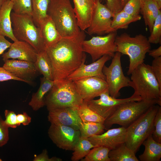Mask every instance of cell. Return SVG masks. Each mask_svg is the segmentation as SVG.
<instances>
[{"label":"cell","instance_id":"6da1fadb","mask_svg":"<svg viewBox=\"0 0 161 161\" xmlns=\"http://www.w3.org/2000/svg\"><path fill=\"white\" fill-rule=\"evenodd\" d=\"M86 36L84 31L81 30L76 36L62 38L46 49L51 63L54 80L66 78L85 63L86 55L82 43Z\"/></svg>","mask_w":161,"mask_h":161},{"label":"cell","instance_id":"7a4b0ae2","mask_svg":"<svg viewBox=\"0 0 161 161\" xmlns=\"http://www.w3.org/2000/svg\"><path fill=\"white\" fill-rule=\"evenodd\" d=\"M129 86L134 90L133 93L141 100L153 102L161 106V86L155 77L151 66L144 63L131 72Z\"/></svg>","mask_w":161,"mask_h":161},{"label":"cell","instance_id":"3957f363","mask_svg":"<svg viewBox=\"0 0 161 161\" xmlns=\"http://www.w3.org/2000/svg\"><path fill=\"white\" fill-rule=\"evenodd\" d=\"M47 14L62 38L75 37L80 33L81 30L70 0H51Z\"/></svg>","mask_w":161,"mask_h":161},{"label":"cell","instance_id":"277c9868","mask_svg":"<svg viewBox=\"0 0 161 161\" xmlns=\"http://www.w3.org/2000/svg\"><path fill=\"white\" fill-rule=\"evenodd\" d=\"M116 51L128 55L129 64L127 72L130 75L138 65L144 63L146 53L151 49V44L145 35L139 34L132 37L125 32L116 37Z\"/></svg>","mask_w":161,"mask_h":161},{"label":"cell","instance_id":"5b68a950","mask_svg":"<svg viewBox=\"0 0 161 161\" xmlns=\"http://www.w3.org/2000/svg\"><path fill=\"white\" fill-rule=\"evenodd\" d=\"M46 96L45 106L48 111L55 108L71 107L78 109L83 100L74 81L67 78L56 80Z\"/></svg>","mask_w":161,"mask_h":161},{"label":"cell","instance_id":"8992f818","mask_svg":"<svg viewBox=\"0 0 161 161\" xmlns=\"http://www.w3.org/2000/svg\"><path fill=\"white\" fill-rule=\"evenodd\" d=\"M160 106H151L139 118L126 128L125 143L136 154L143 142L154 130V121Z\"/></svg>","mask_w":161,"mask_h":161},{"label":"cell","instance_id":"52a82bcc","mask_svg":"<svg viewBox=\"0 0 161 161\" xmlns=\"http://www.w3.org/2000/svg\"><path fill=\"white\" fill-rule=\"evenodd\" d=\"M11 18L13 33L18 40L28 43L38 52L45 50L40 29L35 24L32 16L13 12Z\"/></svg>","mask_w":161,"mask_h":161},{"label":"cell","instance_id":"ba28073f","mask_svg":"<svg viewBox=\"0 0 161 161\" xmlns=\"http://www.w3.org/2000/svg\"><path fill=\"white\" fill-rule=\"evenodd\" d=\"M154 104H157L154 102L142 100L124 103L105 120L103 124L105 129L115 124L126 128Z\"/></svg>","mask_w":161,"mask_h":161},{"label":"cell","instance_id":"9c48e42d","mask_svg":"<svg viewBox=\"0 0 161 161\" xmlns=\"http://www.w3.org/2000/svg\"><path fill=\"white\" fill-rule=\"evenodd\" d=\"M121 54L116 52L112 58V62L108 67L105 65L102 71L106 77L109 95L117 98L120 95V91L122 88L129 86L130 80L125 76L121 66Z\"/></svg>","mask_w":161,"mask_h":161},{"label":"cell","instance_id":"30bf717a","mask_svg":"<svg viewBox=\"0 0 161 161\" xmlns=\"http://www.w3.org/2000/svg\"><path fill=\"white\" fill-rule=\"evenodd\" d=\"M117 32L107 34L105 36L98 35L83 41L82 48L84 52L89 54L93 62L104 55L112 58L116 51L115 43Z\"/></svg>","mask_w":161,"mask_h":161},{"label":"cell","instance_id":"8fae6325","mask_svg":"<svg viewBox=\"0 0 161 161\" xmlns=\"http://www.w3.org/2000/svg\"><path fill=\"white\" fill-rule=\"evenodd\" d=\"M114 14L99 0L94 1L91 21L87 29L89 35H98L117 32L112 27V19Z\"/></svg>","mask_w":161,"mask_h":161},{"label":"cell","instance_id":"7c38bea8","mask_svg":"<svg viewBox=\"0 0 161 161\" xmlns=\"http://www.w3.org/2000/svg\"><path fill=\"white\" fill-rule=\"evenodd\" d=\"M100 98L85 101L91 109L105 120L112 115L121 105L126 102L141 100V97L133 94L125 98L117 99L111 96L108 90L101 94Z\"/></svg>","mask_w":161,"mask_h":161},{"label":"cell","instance_id":"4fadbf2b","mask_svg":"<svg viewBox=\"0 0 161 161\" xmlns=\"http://www.w3.org/2000/svg\"><path fill=\"white\" fill-rule=\"evenodd\" d=\"M49 137L59 148L72 151L81 135L80 131L71 127L51 124L48 131Z\"/></svg>","mask_w":161,"mask_h":161},{"label":"cell","instance_id":"5bb4252c","mask_svg":"<svg viewBox=\"0 0 161 161\" xmlns=\"http://www.w3.org/2000/svg\"><path fill=\"white\" fill-rule=\"evenodd\" d=\"M74 81L78 91L84 101L93 99L108 90L106 80L98 77L85 78Z\"/></svg>","mask_w":161,"mask_h":161},{"label":"cell","instance_id":"9a60e30c","mask_svg":"<svg viewBox=\"0 0 161 161\" xmlns=\"http://www.w3.org/2000/svg\"><path fill=\"white\" fill-rule=\"evenodd\" d=\"M2 66L6 70L23 82L30 84L40 73L34 63L15 59H8L4 61Z\"/></svg>","mask_w":161,"mask_h":161},{"label":"cell","instance_id":"2e32d148","mask_svg":"<svg viewBox=\"0 0 161 161\" xmlns=\"http://www.w3.org/2000/svg\"><path fill=\"white\" fill-rule=\"evenodd\" d=\"M78 109L65 107L50 110L48 111V120L51 124L67 126L79 130L82 121Z\"/></svg>","mask_w":161,"mask_h":161},{"label":"cell","instance_id":"e0dca14e","mask_svg":"<svg viewBox=\"0 0 161 161\" xmlns=\"http://www.w3.org/2000/svg\"><path fill=\"white\" fill-rule=\"evenodd\" d=\"M126 132V128L122 126L88 138L95 146H103L111 150L125 143Z\"/></svg>","mask_w":161,"mask_h":161},{"label":"cell","instance_id":"ac0fdd59","mask_svg":"<svg viewBox=\"0 0 161 161\" xmlns=\"http://www.w3.org/2000/svg\"><path fill=\"white\" fill-rule=\"evenodd\" d=\"M112 58L104 55L92 63L86 65L83 63L66 78L75 81L85 78L95 77L106 80V77L102 70L105 64Z\"/></svg>","mask_w":161,"mask_h":161},{"label":"cell","instance_id":"d6986e66","mask_svg":"<svg viewBox=\"0 0 161 161\" xmlns=\"http://www.w3.org/2000/svg\"><path fill=\"white\" fill-rule=\"evenodd\" d=\"M38 52L28 43L17 40L12 43L8 51L3 54V61L15 59L34 63Z\"/></svg>","mask_w":161,"mask_h":161},{"label":"cell","instance_id":"ffe728a7","mask_svg":"<svg viewBox=\"0 0 161 161\" xmlns=\"http://www.w3.org/2000/svg\"><path fill=\"white\" fill-rule=\"evenodd\" d=\"M74 11L78 24L81 30L89 26L91 20L94 5V0H73Z\"/></svg>","mask_w":161,"mask_h":161},{"label":"cell","instance_id":"44dd1931","mask_svg":"<svg viewBox=\"0 0 161 161\" xmlns=\"http://www.w3.org/2000/svg\"><path fill=\"white\" fill-rule=\"evenodd\" d=\"M38 27L46 49L55 44L62 38L54 22L48 16L40 23Z\"/></svg>","mask_w":161,"mask_h":161},{"label":"cell","instance_id":"7402d4cb","mask_svg":"<svg viewBox=\"0 0 161 161\" xmlns=\"http://www.w3.org/2000/svg\"><path fill=\"white\" fill-rule=\"evenodd\" d=\"M13 3L11 0L5 2L0 9V34L14 41L18 40L13 31L11 18Z\"/></svg>","mask_w":161,"mask_h":161},{"label":"cell","instance_id":"603a6c76","mask_svg":"<svg viewBox=\"0 0 161 161\" xmlns=\"http://www.w3.org/2000/svg\"><path fill=\"white\" fill-rule=\"evenodd\" d=\"M40 85L39 89L32 94L29 105L35 111H37L45 106V98L53 86L54 81L44 77L40 78Z\"/></svg>","mask_w":161,"mask_h":161},{"label":"cell","instance_id":"cb8c5ba5","mask_svg":"<svg viewBox=\"0 0 161 161\" xmlns=\"http://www.w3.org/2000/svg\"><path fill=\"white\" fill-rule=\"evenodd\" d=\"M145 146L143 153L139 156L141 161H160L161 158V143L155 141L152 134L143 142Z\"/></svg>","mask_w":161,"mask_h":161},{"label":"cell","instance_id":"d4e9b609","mask_svg":"<svg viewBox=\"0 0 161 161\" xmlns=\"http://www.w3.org/2000/svg\"><path fill=\"white\" fill-rule=\"evenodd\" d=\"M161 8L156 2L148 0L141 6L140 12L143 15L145 25L151 33L154 21L161 12Z\"/></svg>","mask_w":161,"mask_h":161},{"label":"cell","instance_id":"484cf974","mask_svg":"<svg viewBox=\"0 0 161 161\" xmlns=\"http://www.w3.org/2000/svg\"><path fill=\"white\" fill-rule=\"evenodd\" d=\"M34 63L40 74L46 78L53 80L51 63L45 50L38 52Z\"/></svg>","mask_w":161,"mask_h":161},{"label":"cell","instance_id":"4316f807","mask_svg":"<svg viewBox=\"0 0 161 161\" xmlns=\"http://www.w3.org/2000/svg\"><path fill=\"white\" fill-rule=\"evenodd\" d=\"M135 154L125 143L110 150L109 156L111 161H139Z\"/></svg>","mask_w":161,"mask_h":161},{"label":"cell","instance_id":"83f0119b","mask_svg":"<svg viewBox=\"0 0 161 161\" xmlns=\"http://www.w3.org/2000/svg\"><path fill=\"white\" fill-rule=\"evenodd\" d=\"M141 16H131L122 10L114 15L112 19V27L116 31L119 29L128 28L131 23L140 20Z\"/></svg>","mask_w":161,"mask_h":161},{"label":"cell","instance_id":"f1b7e54d","mask_svg":"<svg viewBox=\"0 0 161 161\" xmlns=\"http://www.w3.org/2000/svg\"><path fill=\"white\" fill-rule=\"evenodd\" d=\"M51 0H32L33 21L37 27L47 16V10Z\"/></svg>","mask_w":161,"mask_h":161},{"label":"cell","instance_id":"f546056e","mask_svg":"<svg viewBox=\"0 0 161 161\" xmlns=\"http://www.w3.org/2000/svg\"><path fill=\"white\" fill-rule=\"evenodd\" d=\"M95 146L88 138L80 136L74 147L71 160L72 161L81 160Z\"/></svg>","mask_w":161,"mask_h":161},{"label":"cell","instance_id":"4dcf8cb0","mask_svg":"<svg viewBox=\"0 0 161 161\" xmlns=\"http://www.w3.org/2000/svg\"><path fill=\"white\" fill-rule=\"evenodd\" d=\"M105 129L103 124L96 122L82 121L79 130L81 137L88 138L93 136L103 133Z\"/></svg>","mask_w":161,"mask_h":161},{"label":"cell","instance_id":"1f68e13d","mask_svg":"<svg viewBox=\"0 0 161 161\" xmlns=\"http://www.w3.org/2000/svg\"><path fill=\"white\" fill-rule=\"evenodd\" d=\"M78 112L82 122H96L103 124L105 120L89 108L84 101L78 109Z\"/></svg>","mask_w":161,"mask_h":161},{"label":"cell","instance_id":"d6a6232c","mask_svg":"<svg viewBox=\"0 0 161 161\" xmlns=\"http://www.w3.org/2000/svg\"><path fill=\"white\" fill-rule=\"evenodd\" d=\"M110 150L103 146H96L91 149L82 161H111L109 156Z\"/></svg>","mask_w":161,"mask_h":161},{"label":"cell","instance_id":"836d02e7","mask_svg":"<svg viewBox=\"0 0 161 161\" xmlns=\"http://www.w3.org/2000/svg\"><path fill=\"white\" fill-rule=\"evenodd\" d=\"M13 3L12 10L15 13L32 16V0H11Z\"/></svg>","mask_w":161,"mask_h":161},{"label":"cell","instance_id":"e575fe53","mask_svg":"<svg viewBox=\"0 0 161 161\" xmlns=\"http://www.w3.org/2000/svg\"><path fill=\"white\" fill-rule=\"evenodd\" d=\"M151 34L148 38L151 44H160L161 41V12L155 20Z\"/></svg>","mask_w":161,"mask_h":161},{"label":"cell","instance_id":"d590c367","mask_svg":"<svg viewBox=\"0 0 161 161\" xmlns=\"http://www.w3.org/2000/svg\"><path fill=\"white\" fill-rule=\"evenodd\" d=\"M141 9L140 0H129L122 10L130 15L134 16L139 15Z\"/></svg>","mask_w":161,"mask_h":161},{"label":"cell","instance_id":"8d00e7d4","mask_svg":"<svg viewBox=\"0 0 161 161\" xmlns=\"http://www.w3.org/2000/svg\"><path fill=\"white\" fill-rule=\"evenodd\" d=\"M154 130L152 134L153 139L161 143V107L160 106L154 121Z\"/></svg>","mask_w":161,"mask_h":161},{"label":"cell","instance_id":"74e56055","mask_svg":"<svg viewBox=\"0 0 161 161\" xmlns=\"http://www.w3.org/2000/svg\"><path fill=\"white\" fill-rule=\"evenodd\" d=\"M4 113L5 119L3 120V123L6 127L8 128H16L20 125L17 121V114L14 112L6 109Z\"/></svg>","mask_w":161,"mask_h":161},{"label":"cell","instance_id":"f35d334b","mask_svg":"<svg viewBox=\"0 0 161 161\" xmlns=\"http://www.w3.org/2000/svg\"><path fill=\"white\" fill-rule=\"evenodd\" d=\"M151 66L155 77L161 86V56L154 58Z\"/></svg>","mask_w":161,"mask_h":161},{"label":"cell","instance_id":"ab89813d","mask_svg":"<svg viewBox=\"0 0 161 161\" xmlns=\"http://www.w3.org/2000/svg\"><path fill=\"white\" fill-rule=\"evenodd\" d=\"M9 140L8 128L4 125L3 120L0 116V148L6 144Z\"/></svg>","mask_w":161,"mask_h":161},{"label":"cell","instance_id":"60d3db41","mask_svg":"<svg viewBox=\"0 0 161 161\" xmlns=\"http://www.w3.org/2000/svg\"><path fill=\"white\" fill-rule=\"evenodd\" d=\"M106 6L115 15L122 10L120 0H106Z\"/></svg>","mask_w":161,"mask_h":161},{"label":"cell","instance_id":"b9f144b4","mask_svg":"<svg viewBox=\"0 0 161 161\" xmlns=\"http://www.w3.org/2000/svg\"><path fill=\"white\" fill-rule=\"evenodd\" d=\"M34 161H61L62 159L56 157L49 158L47 150L45 149L40 154L34 157Z\"/></svg>","mask_w":161,"mask_h":161},{"label":"cell","instance_id":"7bdbcfd3","mask_svg":"<svg viewBox=\"0 0 161 161\" xmlns=\"http://www.w3.org/2000/svg\"><path fill=\"white\" fill-rule=\"evenodd\" d=\"M14 80L23 81L22 80L9 73L3 67H0V82Z\"/></svg>","mask_w":161,"mask_h":161},{"label":"cell","instance_id":"ee69618b","mask_svg":"<svg viewBox=\"0 0 161 161\" xmlns=\"http://www.w3.org/2000/svg\"><path fill=\"white\" fill-rule=\"evenodd\" d=\"M17 120L19 124L24 126L28 125L31 122V118L26 112L17 114Z\"/></svg>","mask_w":161,"mask_h":161},{"label":"cell","instance_id":"f6af8a7d","mask_svg":"<svg viewBox=\"0 0 161 161\" xmlns=\"http://www.w3.org/2000/svg\"><path fill=\"white\" fill-rule=\"evenodd\" d=\"M11 44L12 43L7 40L5 37L0 34V55L9 48Z\"/></svg>","mask_w":161,"mask_h":161},{"label":"cell","instance_id":"bcb514c9","mask_svg":"<svg viewBox=\"0 0 161 161\" xmlns=\"http://www.w3.org/2000/svg\"><path fill=\"white\" fill-rule=\"evenodd\" d=\"M148 53L149 55L154 58L161 56V46L157 49H150Z\"/></svg>","mask_w":161,"mask_h":161},{"label":"cell","instance_id":"7dc6e473","mask_svg":"<svg viewBox=\"0 0 161 161\" xmlns=\"http://www.w3.org/2000/svg\"><path fill=\"white\" fill-rule=\"evenodd\" d=\"M129 0H120L122 9L125 5Z\"/></svg>","mask_w":161,"mask_h":161},{"label":"cell","instance_id":"c3c4849f","mask_svg":"<svg viewBox=\"0 0 161 161\" xmlns=\"http://www.w3.org/2000/svg\"><path fill=\"white\" fill-rule=\"evenodd\" d=\"M157 4L159 7L161 8V0H152Z\"/></svg>","mask_w":161,"mask_h":161},{"label":"cell","instance_id":"681fc988","mask_svg":"<svg viewBox=\"0 0 161 161\" xmlns=\"http://www.w3.org/2000/svg\"><path fill=\"white\" fill-rule=\"evenodd\" d=\"M10 0H0V9L3 4L6 1Z\"/></svg>","mask_w":161,"mask_h":161},{"label":"cell","instance_id":"f907efd6","mask_svg":"<svg viewBox=\"0 0 161 161\" xmlns=\"http://www.w3.org/2000/svg\"><path fill=\"white\" fill-rule=\"evenodd\" d=\"M141 4V6L144 4V2L145 1H147L148 0H140Z\"/></svg>","mask_w":161,"mask_h":161},{"label":"cell","instance_id":"816d5d0a","mask_svg":"<svg viewBox=\"0 0 161 161\" xmlns=\"http://www.w3.org/2000/svg\"><path fill=\"white\" fill-rule=\"evenodd\" d=\"M94 1L95 0H94ZM99 1H106V0H99Z\"/></svg>","mask_w":161,"mask_h":161},{"label":"cell","instance_id":"f5cc1de1","mask_svg":"<svg viewBox=\"0 0 161 161\" xmlns=\"http://www.w3.org/2000/svg\"><path fill=\"white\" fill-rule=\"evenodd\" d=\"M2 161V160L0 158V161Z\"/></svg>","mask_w":161,"mask_h":161}]
</instances>
